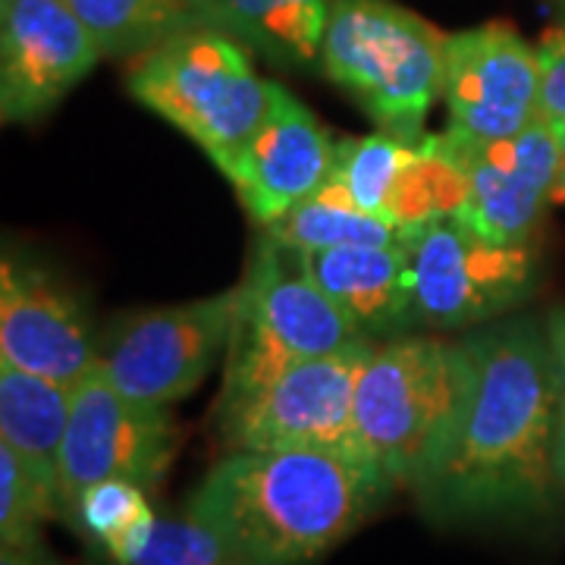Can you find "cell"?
Returning <instances> with one entry per match:
<instances>
[{
	"label": "cell",
	"mask_w": 565,
	"mask_h": 565,
	"mask_svg": "<svg viewBox=\"0 0 565 565\" xmlns=\"http://www.w3.org/2000/svg\"><path fill=\"white\" fill-rule=\"evenodd\" d=\"M444 32L396 0H330L318 63L381 132L418 141L444 95Z\"/></svg>",
	"instance_id": "3957f363"
},
{
	"label": "cell",
	"mask_w": 565,
	"mask_h": 565,
	"mask_svg": "<svg viewBox=\"0 0 565 565\" xmlns=\"http://www.w3.org/2000/svg\"><path fill=\"white\" fill-rule=\"evenodd\" d=\"M393 481L377 465L318 449L226 452L185 512L217 531L233 565H308L381 509Z\"/></svg>",
	"instance_id": "7a4b0ae2"
},
{
	"label": "cell",
	"mask_w": 565,
	"mask_h": 565,
	"mask_svg": "<svg viewBox=\"0 0 565 565\" xmlns=\"http://www.w3.org/2000/svg\"><path fill=\"white\" fill-rule=\"evenodd\" d=\"M462 345L465 390L444 449L412 484L434 522H493L544 512L563 381L534 318L493 323Z\"/></svg>",
	"instance_id": "6da1fadb"
},
{
	"label": "cell",
	"mask_w": 565,
	"mask_h": 565,
	"mask_svg": "<svg viewBox=\"0 0 565 565\" xmlns=\"http://www.w3.org/2000/svg\"><path fill=\"white\" fill-rule=\"evenodd\" d=\"M333 158L337 141L321 120L277 85L270 114L221 173L233 182L248 217L267 226L321 189Z\"/></svg>",
	"instance_id": "2e32d148"
},
{
	"label": "cell",
	"mask_w": 565,
	"mask_h": 565,
	"mask_svg": "<svg viewBox=\"0 0 565 565\" xmlns=\"http://www.w3.org/2000/svg\"><path fill=\"white\" fill-rule=\"evenodd\" d=\"M70 7L110 61L141 57L177 32L214 22L207 0H70Z\"/></svg>",
	"instance_id": "ffe728a7"
},
{
	"label": "cell",
	"mask_w": 565,
	"mask_h": 565,
	"mask_svg": "<svg viewBox=\"0 0 565 565\" xmlns=\"http://www.w3.org/2000/svg\"><path fill=\"white\" fill-rule=\"evenodd\" d=\"M374 349L362 337L330 355L286 364L258 384L221 390L214 405L221 446L226 452L318 449L371 462L355 427V386Z\"/></svg>",
	"instance_id": "8992f818"
},
{
	"label": "cell",
	"mask_w": 565,
	"mask_h": 565,
	"mask_svg": "<svg viewBox=\"0 0 565 565\" xmlns=\"http://www.w3.org/2000/svg\"><path fill=\"white\" fill-rule=\"evenodd\" d=\"M444 104L449 129L505 139L541 110V54L509 22H484L446 35Z\"/></svg>",
	"instance_id": "7c38bea8"
},
{
	"label": "cell",
	"mask_w": 565,
	"mask_h": 565,
	"mask_svg": "<svg viewBox=\"0 0 565 565\" xmlns=\"http://www.w3.org/2000/svg\"><path fill=\"white\" fill-rule=\"evenodd\" d=\"M422 323L459 330L519 308L537 286L531 245H500L456 217L403 233Z\"/></svg>",
	"instance_id": "9c48e42d"
},
{
	"label": "cell",
	"mask_w": 565,
	"mask_h": 565,
	"mask_svg": "<svg viewBox=\"0 0 565 565\" xmlns=\"http://www.w3.org/2000/svg\"><path fill=\"white\" fill-rule=\"evenodd\" d=\"M70 408L73 386L0 362V444L13 446L54 487H61V449Z\"/></svg>",
	"instance_id": "ac0fdd59"
},
{
	"label": "cell",
	"mask_w": 565,
	"mask_h": 565,
	"mask_svg": "<svg viewBox=\"0 0 565 565\" xmlns=\"http://www.w3.org/2000/svg\"><path fill=\"white\" fill-rule=\"evenodd\" d=\"M541 54V110L553 122L565 120V29H546L537 44Z\"/></svg>",
	"instance_id": "d4e9b609"
},
{
	"label": "cell",
	"mask_w": 565,
	"mask_h": 565,
	"mask_svg": "<svg viewBox=\"0 0 565 565\" xmlns=\"http://www.w3.org/2000/svg\"><path fill=\"white\" fill-rule=\"evenodd\" d=\"M236 302L233 286L195 302L122 315L98 340V367L129 399L170 408L226 355Z\"/></svg>",
	"instance_id": "ba28073f"
},
{
	"label": "cell",
	"mask_w": 565,
	"mask_h": 565,
	"mask_svg": "<svg viewBox=\"0 0 565 565\" xmlns=\"http://www.w3.org/2000/svg\"><path fill=\"white\" fill-rule=\"evenodd\" d=\"M546 3H550V7H553V10H556V7H563L565 0H546Z\"/></svg>",
	"instance_id": "4dcf8cb0"
},
{
	"label": "cell",
	"mask_w": 565,
	"mask_h": 565,
	"mask_svg": "<svg viewBox=\"0 0 565 565\" xmlns=\"http://www.w3.org/2000/svg\"><path fill=\"white\" fill-rule=\"evenodd\" d=\"M462 345L408 333L377 343L355 386V427L367 459L412 487L444 449L462 403Z\"/></svg>",
	"instance_id": "5b68a950"
},
{
	"label": "cell",
	"mask_w": 565,
	"mask_h": 565,
	"mask_svg": "<svg viewBox=\"0 0 565 565\" xmlns=\"http://www.w3.org/2000/svg\"><path fill=\"white\" fill-rule=\"evenodd\" d=\"M98 61L70 0H0V117L32 122L61 104Z\"/></svg>",
	"instance_id": "4fadbf2b"
},
{
	"label": "cell",
	"mask_w": 565,
	"mask_h": 565,
	"mask_svg": "<svg viewBox=\"0 0 565 565\" xmlns=\"http://www.w3.org/2000/svg\"><path fill=\"white\" fill-rule=\"evenodd\" d=\"M63 519L85 541L98 546L114 565L126 563L148 541L151 527L158 522L154 509L148 503V490L122 478H107L85 487L70 503Z\"/></svg>",
	"instance_id": "7402d4cb"
},
{
	"label": "cell",
	"mask_w": 565,
	"mask_h": 565,
	"mask_svg": "<svg viewBox=\"0 0 565 565\" xmlns=\"http://www.w3.org/2000/svg\"><path fill=\"white\" fill-rule=\"evenodd\" d=\"M546 343H550V352H553V362H556V371H559V381H563L565 390V305L553 308L546 315Z\"/></svg>",
	"instance_id": "484cf974"
},
{
	"label": "cell",
	"mask_w": 565,
	"mask_h": 565,
	"mask_svg": "<svg viewBox=\"0 0 565 565\" xmlns=\"http://www.w3.org/2000/svg\"><path fill=\"white\" fill-rule=\"evenodd\" d=\"M559 132V177H556V189H553V202L565 204V120L556 122Z\"/></svg>",
	"instance_id": "f1b7e54d"
},
{
	"label": "cell",
	"mask_w": 565,
	"mask_h": 565,
	"mask_svg": "<svg viewBox=\"0 0 565 565\" xmlns=\"http://www.w3.org/2000/svg\"><path fill=\"white\" fill-rule=\"evenodd\" d=\"M462 173L465 199L456 221L500 245H531L559 177V132L550 117L505 139H478L446 126L437 136Z\"/></svg>",
	"instance_id": "30bf717a"
},
{
	"label": "cell",
	"mask_w": 565,
	"mask_h": 565,
	"mask_svg": "<svg viewBox=\"0 0 565 565\" xmlns=\"http://www.w3.org/2000/svg\"><path fill=\"white\" fill-rule=\"evenodd\" d=\"M0 362L63 386L98 364V340L73 289L17 252L0 262Z\"/></svg>",
	"instance_id": "9a60e30c"
},
{
	"label": "cell",
	"mask_w": 565,
	"mask_h": 565,
	"mask_svg": "<svg viewBox=\"0 0 565 565\" xmlns=\"http://www.w3.org/2000/svg\"><path fill=\"white\" fill-rule=\"evenodd\" d=\"M120 565H233V559L217 531L185 512L182 519H158L148 541Z\"/></svg>",
	"instance_id": "cb8c5ba5"
},
{
	"label": "cell",
	"mask_w": 565,
	"mask_h": 565,
	"mask_svg": "<svg viewBox=\"0 0 565 565\" xmlns=\"http://www.w3.org/2000/svg\"><path fill=\"white\" fill-rule=\"evenodd\" d=\"M61 515V487L44 481L13 446L0 444V544L39 546L44 522Z\"/></svg>",
	"instance_id": "603a6c76"
},
{
	"label": "cell",
	"mask_w": 565,
	"mask_h": 565,
	"mask_svg": "<svg viewBox=\"0 0 565 565\" xmlns=\"http://www.w3.org/2000/svg\"><path fill=\"white\" fill-rule=\"evenodd\" d=\"M245 41L221 25H192L132 63L129 95L195 141L217 170L233 161L274 107Z\"/></svg>",
	"instance_id": "277c9868"
},
{
	"label": "cell",
	"mask_w": 565,
	"mask_h": 565,
	"mask_svg": "<svg viewBox=\"0 0 565 565\" xmlns=\"http://www.w3.org/2000/svg\"><path fill=\"white\" fill-rule=\"evenodd\" d=\"M553 13H556V25H563V29H565V3H563V7H556Z\"/></svg>",
	"instance_id": "f546056e"
},
{
	"label": "cell",
	"mask_w": 565,
	"mask_h": 565,
	"mask_svg": "<svg viewBox=\"0 0 565 565\" xmlns=\"http://www.w3.org/2000/svg\"><path fill=\"white\" fill-rule=\"evenodd\" d=\"M0 565H63L44 546H3Z\"/></svg>",
	"instance_id": "4316f807"
},
{
	"label": "cell",
	"mask_w": 565,
	"mask_h": 565,
	"mask_svg": "<svg viewBox=\"0 0 565 565\" xmlns=\"http://www.w3.org/2000/svg\"><path fill=\"white\" fill-rule=\"evenodd\" d=\"M553 475H556V484L565 490V390L559 399V415H556V434H553Z\"/></svg>",
	"instance_id": "83f0119b"
},
{
	"label": "cell",
	"mask_w": 565,
	"mask_h": 565,
	"mask_svg": "<svg viewBox=\"0 0 565 565\" xmlns=\"http://www.w3.org/2000/svg\"><path fill=\"white\" fill-rule=\"evenodd\" d=\"M214 22L282 66L318 61L330 0H207Z\"/></svg>",
	"instance_id": "d6986e66"
},
{
	"label": "cell",
	"mask_w": 565,
	"mask_h": 565,
	"mask_svg": "<svg viewBox=\"0 0 565 565\" xmlns=\"http://www.w3.org/2000/svg\"><path fill=\"white\" fill-rule=\"evenodd\" d=\"M264 233L274 236L277 243L299 248V252L403 243V233L393 223L362 211L337 182L330 180H323L318 192H311L305 202L289 207L282 217L267 223Z\"/></svg>",
	"instance_id": "44dd1931"
},
{
	"label": "cell",
	"mask_w": 565,
	"mask_h": 565,
	"mask_svg": "<svg viewBox=\"0 0 565 565\" xmlns=\"http://www.w3.org/2000/svg\"><path fill=\"white\" fill-rule=\"evenodd\" d=\"M180 446V430L163 405L129 399L95 364L73 384V408L61 449L63 515L85 487L122 478L148 493L161 484Z\"/></svg>",
	"instance_id": "8fae6325"
},
{
	"label": "cell",
	"mask_w": 565,
	"mask_h": 565,
	"mask_svg": "<svg viewBox=\"0 0 565 565\" xmlns=\"http://www.w3.org/2000/svg\"><path fill=\"white\" fill-rule=\"evenodd\" d=\"M327 180L337 182L362 211L393 223L399 233L456 217L465 199L462 173L446 158L437 136L403 141L377 132L340 139Z\"/></svg>",
	"instance_id": "5bb4252c"
},
{
	"label": "cell",
	"mask_w": 565,
	"mask_h": 565,
	"mask_svg": "<svg viewBox=\"0 0 565 565\" xmlns=\"http://www.w3.org/2000/svg\"><path fill=\"white\" fill-rule=\"evenodd\" d=\"M221 390L258 384L286 364L330 355L362 340L355 323L327 296L305 255L264 233L245 270Z\"/></svg>",
	"instance_id": "52a82bcc"
},
{
	"label": "cell",
	"mask_w": 565,
	"mask_h": 565,
	"mask_svg": "<svg viewBox=\"0 0 565 565\" xmlns=\"http://www.w3.org/2000/svg\"><path fill=\"white\" fill-rule=\"evenodd\" d=\"M302 255L315 280L343 308L364 340L390 343L422 327L412 264L403 243L345 245Z\"/></svg>",
	"instance_id": "e0dca14e"
}]
</instances>
